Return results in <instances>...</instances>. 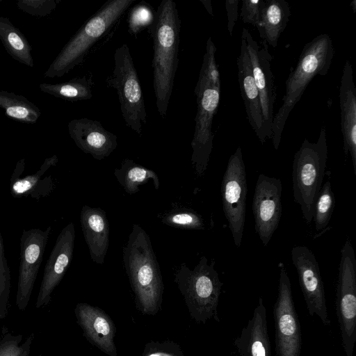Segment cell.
Listing matches in <instances>:
<instances>
[{
    "instance_id": "6da1fadb",
    "label": "cell",
    "mask_w": 356,
    "mask_h": 356,
    "mask_svg": "<svg viewBox=\"0 0 356 356\" xmlns=\"http://www.w3.org/2000/svg\"><path fill=\"white\" fill-rule=\"evenodd\" d=\"M181 22L176 3L162 0L149 31L153 38V88L161 118H165L178 67Z\"/></svg>"
},
{
    "instance_id": "7a4b0ae2",
    "label": "cell",
    "mask_w": 356,
    "mask_h": 356,
    "mask_svg": "<svg viewBox=\"0 0 356 356\" xmlns=\"http://www.w3.org/2000/svg\"><path fill=\"white\" fill-rule=\"evenodd\" d=\"M122 260L137 308L143 314L155 315L161 308L164 284L149 236L139 225L132 226Z\"/></svg>"
},
{
    "instance_id": "3957f363",
    "label": "cell",
    "mask_w": 356,
    "mask_h": 356,
    "mask_svg": "<svg viewBox=\"0 0 356 356\" xmlns=\"http://www.w3.org/2000/svg\"><path fill=\"white\" fill-rule=\"evenodd\" d=\"M216 51L217 49L211 37H209L195 88L197 113L195 118V131L191 141V163L198 177L204 174L208 166L213 149V120L220 102L221 83L216 60Z\"/></svg>"
},
{
    "instance_id": "277c9868",
    "label": "cell",
    "mask_w": 356,
    "mask_h": 356,
    "mask_svg": "<svg viewBox=\"0 0 356 356\" xmlns=\"http://www.w3.org/2000/svg\"><path fill=\"white\" fill-rule=\"evenodd\" d=\"M334 56L330 36L321 33L305 44L297 65L286 81V93L283 104L274 115L272 123V142L277 149L286 120L292 109L300 99L306 88L317 75H326Z\"/></svg>"
},
{
    "instance_id": "5b68a950",
    "label": "cell",
    "mask_w": 356,
    "mask_h": 356,
    "mask_svg": "<svg viewBox=\"0 0 356 356\" xmlns=\"http://www.w3.org/2000/svg\"><path fill=\"white\" fill-rule=\"evenodd\" d=\"M135 1H106L63 47L44 72V77H61L81 64L92 46L108 33Z\"/></svg>"
},
{
    "instance_id": "8992f818",
    "label": "cell",
    "mask_w": 356,
    "mask_h": 356,
    "mask_svg": "<svg viewBox=\"0 0 356 356\" xmlns=\"http://www.w3.org/2000/svg\"><path fill=\"white\" fill-rule=\"evenodd\" d=\"M215 261L208 263L202 256L193 269L183 263L176 269L175 282L182 294L190 316L197 323L220 320L218 313L223 283L214 268Z\"/></svg>"
},
{
    "instance_id": "52a82bcc",
    "label": "cell",
    "mask_w": 356,
    "mask_h": 356,
    "mask_svg": "<svg viewBox=\"0 0 356 356\" xmlns=\"http://www.w3.org/2000/svg\"><path fill=\"white\" fill-rule=\"evenodd\" d=\"M327 157L325 126L321 128L317 142L311 143L305 138L293 157V198L308 223L313 220L314 204L322 186Z\"/></svg>"
},
{
    "instance_id": "ba28073f",
    "label": "cell",
    "mask_w": 356,
    "mask_h": 356,
    "mask_svg": "<svg viewBox=\"0 0 356 356\" xmlns=\"http://www.w3.org/2000/svg\"><path fill=\"white\" fill-rule=\"evenodd\" d=\"M113 60V69L106 83L117 91L126 126L141 136L147 123V112L138 73L127 44L115 49Z\"/></svg>"
},
{
    "instance_id": "9c48e42d",
    "label": "cell",
    "mask_w": 356,
    "mask_h": 356,
    "mask_svg": "<svg viewBox=\"0 0 356 356\" xmlns=\"http://www.w3.org/2000/svg\"><path fill=\"white\" fill-rule=\"evenodd\" d=\"M336 314L346 356H353L356 342V259L348 239L341 250L336 287Z\"/></svg>"
},
{
    "instance_id": "30bf717a",
    "label": "cell",
    "mask_w": 356,
    "mask_h": 356,
    "mask_svg": "<svg viewBox=\"0 0 356 356\" xmlns=\"http://www.w3.org/2000/svg\"><path fill=\"white\" fill-rule=\"evenodd\" d=\"M247 191L245 163L238 147L228 160L220 188L222 210L237 248L241 245L243 234Z\"/></svg>"
},
{
    "instance_id": "8fae6325",
    "label": "cell",
    "mask_w": 356,
    "mask_h": 356,
    "mask_svg": "<svg viewBox=\"0 0 356 356\" xmlns=\"http://www.w3.org/2000/svg\"><path fill=\"white\" fill-rule=\"evenodd\" d=\"M276 356H300L302 332L286 268L280 270L278 292L273 309Z\"/></svg>"
},
{
    "instance_id": "7c38bea8",
    "label": "cell",
    "mask_w": 356,
    "mask_h": 356,
    "mask_svg": "<svg viewBox=\"0 0 356 356\" xmlns=\"http://www.w3.org/2000/svg\"><path fill=\"white\" fill-rule=\"evenodd\" d=\"M51 231L38 228L24 230L20 237V261L15 304L24 311L28 306Z\"/></svg>"
},
{
    "instance_id": "4fadbf2b",
    "label": "cell",
    "mask_w": 356,
    "mask_h": 356,
    "mask_svg": "<svg viewBox=\"0 0 356 356\" xmlns=\"http://www.w3.org/2000/svg\"><path fill=\"white\" fill-rule=\"evenodd\" d=\"M291 254L309 314L317 316L323 325H330L323 282L314 253L307 246L296 245Z\"/></svg>"
},
{
    "instance_id": "5bb4252c",
    "label": "cell",
    "mask_w": 356,
    "mask_h": 356,
    "mask_svg": "<svg viewBox=\"0 0 356 356\" xmlns=\"http://www.w3.org/2000/svg\"><path fill=\"white\" fill-rule=\"evenodd\" d=\"M282 184L280 179L264 174L258 177L252 199L254 229L266 247L278 227L282 216Z\"/></svg>"
},
{
    "instance_id": "9a60e30c",
    "label": "cell",
    "mask_w": 356,
    "mask_h": 356,
    "mask_svg": "<svg viewBox=\"0 0 356 356\" xmlns=\"http://www.w3.org/2000/svg\"><path fill=\"white\" fill-rule=\"evenodd\" d=\"M241 37L246 42L253 77L259 95L267 137L270 139L272 136L276 97L274 77L270 69L273 56L268 51L266 41L263 40L262 46H260L247 29H243Z\"/></svg>"
},
{
    "instance_id": "2e32d148",
    "label": "cell",
    "mask_w": 356,
    "mask_h": 356,
    "mask_svg": "<svg viewBox=\"0 0 356 356\" xmlns=\"http://www.w3.org/2000/svg\"><path fill=\"white\" fill-rule=\"evenodd\" d=\"M75 241V227L70 222L59 233L46 263L35 307H46L51 300V294L63 278L72 259Z\"/></svg>"
},
{
    "instance_id": "e0dca14e",
    "label": "cell",
    "mask_w": 356,
    "mask_h": 356,
    "mask_svg": "<svg viewBox=\"0 0 356 356\" xmlns=\"http://www.w3.org/2000/svg\"><path fill=\"white\" fill-rule=\"evenodd\" d=\"M74 314L87 340L108 356H117L116 327L111 317L101 308L86 302L78 303Z\"/></svg>"
},
{
    "instance_id": "ac0fdd59",
    "label": "cell",
    "mask_w": 356,
    "mask_h": 356,
    "mask_svg": "<svg viewBox=\"0 0 356 356\" xmlns=\"http://www.w3.org/2000/svg\"><path fill=\"white\" fill-rule=\"evenodd\" d=\"M68 131L76 145L96 160L108 157L118 146L116 135L97 120L74 119L68 123Z\"/></svg>"
},
{
    "instance_id": "d6986e66",
    "label": "cell",
    "mask_w": 356,
    "mask_h": 356,
    "mask_svg": "<svg viewBox=\"0 0 356 356\" xmlns=\"http://www.w3.org/2000/svg\"><path fill=\"white\" fill-rule=\"evenodd\" d=\"M238 79L247 118L258 137L264 144L267 137L259 92L253 77L252 66L246 47V42L241 37L240 55L237 58Z\"/></svg>"
},
{
    "instance_id": "ffe728a7",
    "label": "cell",
    "mask_w": 356,
    "mask_h": 356,
    "mask_svg": "<svg viewBox=\"0 0 356 356\" xmlns=\"http://www.w3.org/2000/svg\"><path fill=\"white\" fill-rule=\"evenodd\" d=\"M341 127L346 156L350 154L356 175V87L351 63L344 64L339 86Z\"/></svg>"
},
{
    "instance_id": "44dd1931",
    "label": "cell",
    "mask_w": 356,
    "mask_h": 356,
    "mask_svg": "<svg viewBox=\"0 0 356 356\" xmlns=\"http://www.w3.org/2000/svg\"><path fill=\"white\" fill-rule=\"evenodd\" d=\"M238 356H270L266 309L259 298L253 314L234 341Z\"/></svg>"
},
{
    "instance_id": "7402d4cb",
    "label": "cell",
    "mask_w": 356,
    "mask_h": 356,
    "mask_svg": "<svg viewBox=\"0 0 356 356\" xmlns=\"http://www.w3.org/2000/svg\"><path fill=\"white\" fill-rule=\"evenodd\" d=\"M80 222L90 258L97 264H104L110 234L105 211L84 205L80 213Z\"/></svg>"
},
{
    "instance_id": "603a6c76",
    "label": "cell",
    "mask_w": 356,
    "mask_h": 356,
    "mask_svg": "<svg viewBox=\"0 0 356 356\" xmlns=\"http://www.w3.org/2000/svg\"><path fill=\"white\" fill-rule=\"evenodd\" d=\"M290 16V6L285 0H265L260 27L257 29L262 40L276 47Z\"/></svg>"
},
{
    "instance_id": "cb8c5ba5",
    "label": "cell",
    "mask_w": 356,
    "mask_h": 356,
    "mask_svg": "<svg viewBox=\"0 0 356 356\" xmlns=\"http://www.w3.org/2000/svg\"><path fill=\"white\" fill-rule=\"evenodd\" d=\"M0 40L6 51L15 60L28 67L34 66L31 48L24 34L6 17L0 16Z\"/></svg>"
},
{
    "instance_id": "d4e9b609",
    "label": "cell",
    "mask_w": 356,
    "mask_h": 356,
    "mask_svg": "<svg viewBox=\"0 0 356 356\" xmlns=\"http://www.w3.org/2000/svg\"><path fill=\"white\" fill-rule=\"evenodd\" d=\"M114 175L125 192L130 195L138 193L139 186L150 179L156 190L160 186L159 177L154 170L136 163L129 159L122 161L120 168L114 170Z\"/></svg>"
},
{
    "instance_id": "484cf974",
    "label": "cell",
    "mask_w": 356,
    "mask_h": 356,
    "mask_svg": "<svg viewBox=\"0 0 356 356\" xmlns=\"http://www.w3.org/2000/svg\"><path fill=\"white\" fill-rule=\"evenodd\" d=\"M92 81L86 76L74 77L67 81L39 85L40 90L57 98L70 102L88 100L92 97Z\"/></svg>"
},
{
    "instance_id": "4316f807",
    "label": "cell",
    "mask_w": 356,
    "mask_h": 356,
    "mask_svg": "<svg viewBox=\"0 0 356 356\" xmlns=\"http://www.w3.org/2000/svg\"><path fill=\"white\" fill-rule=\"evenodd\" d=\"M0 108L10 118L24 123H35L41 115L40 109L25 97L6 90L0 91Z\"/></svg>"
},
{
    "instance_id": "83f0119b",
    "label": "cell",
    "mask_w": 356,
    "mask_h": 356,
    "mask_svg": "<svg viewBox=\"0 0 356 356\" xmlns=\"http://www.w3.org/2000/svg\"><path fill=\"white\" fill-rule=\"evenodd\" d=\"M335 206V198L331 183L327 181L321 188L314 204L313 220L318 237L327 229Z\"/></svg>"
},
{
    "instance_id": "f1b7e54d",
    "label": "cell",
    "mask_w": 356,
    "mask_h": 356,
    "mask_svg": "<svg viewBox=\"0 0 356 356\" xmlns=\"http://www.w3.org/2000/svg\"><path fill=\"white\" fill-rule=\"evenodd\" d=\"M161 221L170 227L184 229L203 230L204 219L197 212L188 208H175L161 217Z\"/></svg>"
},
{
    "instance_id": "f546056e",
    "label": "cell",
    "mask_w": 356,
    "mask_h": 356,
    "mask_svg": "<svg viewBox=\"0 0 356 356\" xmlns=\"http://www.w3.org/2000/svg\"><path fill=\"white\" fill-rule=\"evenodd\" d=\"M156 20V11L145 1H140L131 8L128 14V31L136 35L143 30L152 28Z\"/></svg>"
},
{
    "instance_id": "4dcf8cb0",
    "label": "cell",
    "mask_w": 356,
    "mask_h": 356,
    "mask_svg": "<svg viewBox=\"0 0 356 356\" xmlns=\"http://www.w3.org/2000/svg\"><path fill=\"white\" fill-rule=\"evenodd\" d=\"M23 339L21 334L4 333L0 338V356H29L34 334Z\"/></svg>"
},
{
    "instance_id": "1f68e13d",
    "label": "cell",
    "mask_w": 356,
    "mask_h": 356,
    "mask_svg": "<svg viewBox=\"0 0 356 356\" xmlns=\"http://www.w3.org/2000/svg\"><path fill=\"white\" fill-rule=\"evenodd\" d=\"M58 162L56 155L47 159L40 167V169L34 175H28L22 179H16L11 185L10 189L13 195L20 196L31 193L38 186L42 176L51 166Z\"/></svg>"
},
{
    "instance_id": "d6a6232c",
    "label": "cell",
    "mask_w": 356,
    "mask_h": 356,
    "mask_svg": "<svg viewBox=\"0 0 356 356\" xmlns=\"http://www.w3.org/2000/svg\"><path fill=\"white\" fill-rule=\"evenodd\" d=\"M10 272L4 253L0 232V319L6 317L10 291Z\"/></svg>"
},
{
    "instance_id": "836d02e7",
    "label": "cell",
    "mask_w": 356,
    "mask_h": 356,
    "mask_svg": "<svg viewBox=\"0 0 356 356\" xmlns=\"http://www.w3.org/2000/svg\"><path fill=\"white\" fill-rule=\"evenodd\" d=\"M141 356H184V353L181 346L172 341H150L145 344Z\"/></svg>"
},
{
    "instance_id": "e575fe53",
    "label": "cell",
    "mask_w": 356,
    "mask_h": 356,
    "mask_svg": "<svg viewBox=\"0 0 356 356\" xmlns=\"http://www.w3.org/2000/svg\"><path fill=\"white\" fill-rule=\"evenodd\" d=\"M58 0H20L17 3L19 9L33 16L44 17L56 8Z\"/></svg>"
},
{
    "instance_id": "d590c367",
    "label": "cell",
    "mask_w": 356,
    "mask_h": 356,
    "mask_svg": "<svg viewBox=\"0 0 356 356\" xmlns=\"http://www.w3.org/2000/svg\"><path fill=\"white\" fill-rule=\"evenodd\" d=\"M264 3L265 0H243L240 17L243 23L250 24L258 29Z\"/></svg>"
},
{
    "instance_id": "8d00e7d4",
    "label": "cell",
    "mask_w": 356,
    "mask_h": 356,
    "mask_svg": "<svg viewBox=\"0 0 356 356\" xmlns=\"http://www.w3.org/2000/svg\"><path fill=\"white\" fill-rule=\"evenodd\" d=\"M239 0H226L225 8L227 13V28L230 37H232L235 24L238 17Z\"/></svg>"
},
{
    "instance_id": "74e56055",
    "label": "cell",
    "mask_w": 356,
    "mask_h": 356,
    "mask_svg": "<svg viewBox=\"0 0 356 356\" xmlns=\"http://www.w3.org/2000/svg\"><path fill=\"white\" fill-rule=\"evenodd\" d=\"M200 1L204 4V6L206 8V9L207 10L208 13L211 15H213L211 1H209V0H208V1L207 0V1L201 0Z\"/></svg>"
},
{
    "instance_id": "f35d334b",
    "label": "cell",
    "mask_w": 356,
    "mask_h": 356,
    "mask_svg": "<svg viewBox=\"0 0 356 356\" xmlns=\"http://www.w3.org/2000/svg\"><path fill=\"white\" fill-rule=\"evenodd\" d=\"M350 7L352 8L353 13L356 12V0H353L350 2Z\"/></svg>"
}]
</instances>
